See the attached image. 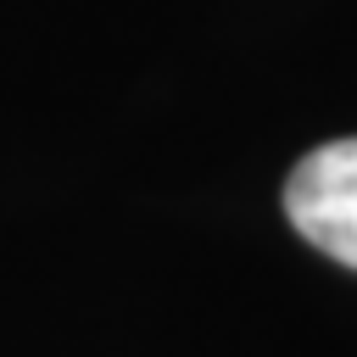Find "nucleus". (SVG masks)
I'll list each match as a JSON object with an SVG mask.
<instances>
[{"mask_svg":"<svg viewBox=\"0 0 357 357\" xmlns=\"http://www.w3.org/2000/svg\"><path fill=\"white\" fill-rule=\"evenodd\" d=\"M284 212L307 245L357 268V139L307 151L284 178Z\"/></svg>","mask_w":357,"mask_h":357,"instance_id":"obj_1","label":"nucleus"}]
</instances>
